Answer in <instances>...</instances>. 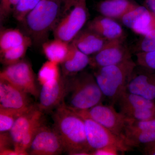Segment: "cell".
<instances>
[{
    "mask_svg": "<svg viewBox=\"0 0 155 155\" xmlns=\"http://www.w3.org/2000/svg\"><path fill=\"white\" fill-rule=\"evenodd\" d=\"M53 116L54 129L61 138L65 152L69 155H90L91 150L82 118L64 102L56 108Z\"/></svg>",
    "mask_w": 155,
    "mask_h": 155,
    "instance_id": "obj_1",
    "label": "cell"
},
{
    "mask_svg": "<svg viewBox=\"0 0 155 155\" xmlns=\"http://www.w3.org/2000/svg\"><path fill=\"white\" fill-rule=\"evenodd\" d=\"M61 0H40L21 23L25 34L36 46L47 41L62 13Z\"/></svg>",
    "mask_w": 155,
    "mask_h": 155,
    "instance_id": "obj_2",
    "label": "cell"
},
{
    "mask_svg": "<svg viewBox=\"0 0 155 155\" xmlns=\"http://www.w3.org/2000/svg\"><path fill=\"white\" fill-rule=\"evenodd\" d=\"M68 78L64 102L73 111H84L102 103L105 97L94 74L80 72Z\"/></svg>",
    "mask_w": 155,
    "mask_h": 155,
    "instance_id": "obj_3",
    "label": "cell"
},
{
    "mask_svg": "<svg viewBox=\"0 0 155 155\" xmlns=\"http://www.w3.org/2000/svg\"><path fill=\"white\" fill-rule=\"evenodd\" d=\"M137 64L132 59L120 64L96 69V80L105 98L112 105L127 91V84Z\"/></svg>",
    "mask_w": 155,
    "mask_h": 155,
    "instance_id": "obj_4",
    "label": "cell"
},
{
    "mask_svg": "<svg viewBox=\"0 0 155 155\" xmlns=\"http://www.w3.org/2000/svg\"><path fill=\"white\" fill-rule=\"evenodd\" d=\"M43 112L35 106L18 117L9 131L14 150L21 155H28L27 150L43 125Z\"/></svg>",
    "mask_w": 155,
    "mask_h": 155,
    "instance_id": "obj_5",
    "label": "cell"
},
{
    "mask_svg": "<svg viewBox=\"0 0 155 155\" xmlns=\"http://www.w3.org/2000/svg\"><path fill=\"white\" fill-rule=\"evenodd\" d=\"M89 16L86 1L78 3L59 19L53 31L54 37L70 43L82 30Z\"/></svg>",
    "mask_w": 155,
    "mask_h": 155,
    "instance_id": "obj_6",
    "label": "cell"
},
{
    "mask_svg": "<svg viewBox=\"0 0 155 155\" xmlns=\"http://www.w3.org/2000/svg\"><path fill=\"white\" fill-rule=\"evenodd\" d=\"M0 79L11 83L17 88L37 98L40 91L31 65L22 60L15 64L5 66L0 72Z\"/></svg>",
    "mask_w": 155,
    "mask_h": 155,
    "instance_id": "obj_7",
    "label": "cell"
},
{
    "mask_svg": "<svg viewBox=\"0 0 155 155\" xmlns=\"http://www.w3.org/2000/svg\"><path fill=\"white\" fill-rule=\"evenodd\" d=\"M78 114L83 119L87 140L91 151L106 147H115L121 153L130 149L122 137L92 119Z\"/></svg>",
    "mask_w": 155,
    "mask_h": 155,
    "instance_id": "obj_8",
    "label": "cell"
},
{
    "mask_svg": "<svg viewBox=\"0 0 155 155\" xmlns=\"http://www.w3.org/2000/svg\"><path fill=\"white\" fill-rule=\"evenodd\" d=\"M73 111L92 119L123 139L127 119L121 112H117L114 106L101 103L86 110Z\"/></svg>",
    "mask_w": 155,
    "mask_h": 155,
    "instance_id": "obj_9",
    "label": "cell"
},
{
    "mask_svg": "<svg viewBox=\"0 0 155 155\" xmlns=\"http://www.w3.org/2000/svg\"><path fill=\"white\" fill-rule=\"evenodd\" d=\"M90 58V66L96 69L120 64L131 59V56L122 39H118L108 41L101 49Z\"/></svg>",
    "mask_w": 155,
    "mask_h": 155,
    "instance_id": "obj_10",
    "label": "cell"
},
{
    "mask_svg": "<svg viewBox=\"0 0 155 155\" xmlns=\"http://www.w3.org/2000/svg\"><path fill=\"white\" fill-rule=\"evenodd\" d=\"M64 152V145L55 130L43 124L39 128L27 150L28 155H57Z\"/></svg>",
    "mask_w": 155,
    "mask_h": 155,
    "instance_id": "obj_11",
    "label": "cell"
},
{
    "mask_svg": "<svg viewBox=\"0 0 155 155\" xmlns=\"http://www.w3.org/2000/svg\"><path fill=\"white\" fill-rule=\"evenodd\" d=\"M68 81V78L67 79L62 75L58 80L41 85L38 97L39 109L43 112L50 111L64 102Z\"/></svg>",
    "mask_w": 155,
    "mask_h": 155,
    "instance_id": "obj_12",
    "label": "cell"
},
{
    "mask_svg": "<svg viewBox=\"0 0 155 155\" xmlns=\"http://www.w3.org/2000/svg\"><path fill=\"white\" fill-rule=\"evenodd\" d=\"M131 74L127 91L152 101L155 100V71L139 66Z\"/></svg>",
    "mask_w": 155,
    "mask_h": 155,
    "instance_id": "obj_13",
    "label": "cell"
},
{
    "mask_svg": "<svg viewBox=\"0 0 155 155\" xmlns=\"http://www.w3.org/2000/svg\"><path fill=\"white\" fill-rule=\"evenodd\" d=\"M28 94L0 79V108L19 111H27L33 107Z\"/></svg>",
    "mask_w": 155,
    "mask_h": 155,
    "instance_id": "obj_14",
    "label": "cell"
},
{
    "mask_svg": "<svg viewBox=\"0 0 155 155\" xmlns=\"http://www.w3.org/2000/svg\"><path fill=\"white\" fill-rule=\"evenodd\" d=\"M121 20L124 25L140 35L155 29V15L146 6L137 5Z\"/></svg>",
    "mask_w": 155,
    "mask_h": 155,
    "instance_id": "obj_15",
    "label": "cell"
},
{
    "mask_svg": "<svg viewBox=\"0 0 155 155\" xmlns=\"http://www.w3.org/2000/svg\"><path fill=\"white\" fill-rule=\"evenodd\" d=\"M89 56L81 52L71 42L68 54L61 63L62 75L70 77L77 75L89 65Z\"/></svg>",
    "mask_w": 155,
    "mask_h": 155,
    "instance_id": "obj_16",
    "label": "cell"
},
{
    "mask_svg": "<svg viewBox=\"0 0 155 155\" xmlns=\"http://www.w3.org/2000/svg\"><path fill=\"white\" fill-rule=\"evenodd\" d=\"M109 40L88 28L81 31L71 42L87 55H92L101 49Z\"/></svg>",
    "mask_w": 155,
    "mask_h": 155,
    "instance_id": "obj_17",
    "label": "cell"
},
{
    "mask_svg": "<svg viewBox=\"0 0 155 155\" xmlns=\"http://www.w3.org/2000/svg\"><path fill=\"white\" fill-rule=\"evenodd\" d=\"M87 28L94 31L107 40L123 39L122 27L114 19L98 16L87 23Z\"/></svg>",
    "mask_w": 155,
    "mask_h": 155,
    "instance_id": "obj_18",
    "label": "cell"
},
{
    "mask_svg": "<svg viewBox=\"0 0 155 155\" xmlns=\"http://www.w3.org/2000/svg\"><path fill=\"white\" fill-rule=\"evenodd\" d=\"M137 5L129 0H105L97 5V10L103 16L121 19Z\"/></svg>",
    "mask_w": 155,
    "mask_h": 155,
    "instance_id": "obj_19",
    "label": "cell"
},
{
    "mask_svg": "<svg viewBox=\"0 0 155 155\" xmlns=\"http://www.w3.org/2000/svg\"><path fill=\"white\" fill-rule=\"evenodd\" d=\"M70 43L59 39L47 41L42 45L43 52L48 61L56 62L61 65L66 58Z\"/></svg>",
    "mask_w": 155,
    "mask_h": 155,
    "instance_id": "obj_20",
    "label": "cell"
},
{
    "mask_svg": "<svg viewBox=\"0 0 155 155\" xmlns=\"http://www.w3.org/2000/svg\"><path fill=\"white\" fill-rule=\"evenodd\" d=\"M31 40L26 34L17 28L1 29L0 53L22 45Z\"/></svg>",
    "mask_w": 155,
    "mask_h": 155,
    "instance_id": "obj_21",
    "label": "cell"
},
{
    "mask_svg": "<svg viewBox=\"0 0 155 155\" xmlns=\"http://www.w3.org/2000/svg\"><path fill=\"white\" fill-rule=\"evenodd\" d=\"M117 104L119 105L120 110L125 109L152 108L155 107L154 101L127 91L121 96Z\"/></svg>",
    "mask_w": 155,
    "mask_h": 155,
    "instance_id": "obj_22",
    "label": "cell"
},
{
    "mask_svg": "<svg viewBox=\"0 0 155 155\" xmlns=\"http://www.w3.org/2000/svg\"><path fill=\"white\" fill-rule=\"evenodd\" d=\"M123 139L130 148L145 145L155 141V131H138L125 128Z\"/></svg>",
    "mask_w": 155,
    "mask_h": 155,
    "instance_id": "obj_23",
    "label": "cell"
},
{
    "mask_svg": "<svg viewBox=\"0 0 155 155\" xmlns=\"http://www.w3.org/2000/svg\"><path fill=\"white\" fill-rule=\"evenodd\" d=\"M32 45V41L29 40L22 45L0 53L1 63L7 66L23 60L28 48Z\"/></svg>",
    "mask_w": 155,
    "mask_h": 155,
    "instance_id": "obj_24",
    "label": "cell"
},
{
    "mask_svg": "<svg viewBox=\"0 0 155 155\" xmlns=\"http://www.w3.org/2000/svg\"><path fill=\"white\" fill-rule=\"evenodd\" d=\"M59 65L56 62L50 61L43 64L38 75V80L41 85L58 80L61 77L62 75Z\"/></svg>",
    "mask_w": 155,
    "mask_h": 155,
    "instance_id": "obj_25",
    "label": "cell"
},
{
    "mask_svg": "<svg viewBox=\"0 0 155 155\" xmlns=\"http://www.w3.org/2000/svg\"><path fill=\"white\" fill-rule=\"evenodd\" d=\"M29 110L25 111H19L0 108L1 133L10 131L17 118Z\"/></svg>",
    "mask_w": 155,
    "mask_h": 155,
    "instance_id": "obj_26",
    "label": "cell"
},
{
    "mask_svg": "<svg viewBox=\"0 0 155 155\" xmlns=\"http://www.w3.org/2000/svg\"><path fill=\"white\" fill-rule=\"evenodd\" d=\"M120 112L129 119L147 120L155 119V107L152 108L122 109Z\"/></svg>",
    "mask_w": 155,
    "mask_h": 155,
    "instance_id": "obj_27",
    "label": "cell"
},
{
    "mask_svg": "<svg viewBox=\"0 0 155 155\" xmlns=\"http://www.w3.org/2000/svg\"><path fill=\"white\" fill-rule=\"evenodd\" d=\"M40 0H19L16 9L13 12L14 18L22 22L28 13L32 11Z\"/></svg>",
    "mask_w": 155,
    "mask_h": 155,
    "instance_id": "obj_28",
    "label": "cell"
},
{
    "mask_svg": "<svg viewBox=\"0 0 155 155\" xmlns=\"http://www.w3.org/2000/svg\"><path fill=\"white\" fill-rule=\"evenodd\" d=\"M127 119L125 128L138 131H155V119L147 120Z\"/></svg>",
    "mask_w": 155,
    "mask_h": 155,
    "instance_id": "obj_29",
    "label": "cell"
},
{
    "mask_svg": "<svg viewBox=\"0 0 155 155\" xmlns=\"http://www.w3.org/2000/svg\"><path fill=\"white\" fill-rule=\"evenodd\" d=\"M139 42L138 51L140 52H148L155 51V29L142 35Z\"/></svg>",
    "mask_w": 155,
    "mask_h": 155,
    "instance_id": "obj_30",
    "label": "cell"
},
{
    "mask_svg": "<svg viewBox=\"0 0 155 155\" xmlns=\"http://www.w3.org/2000/svg\"><path fill=\"white\" fill-rule=\"evenodd\" d=\"M137 65L155 71V51L137 54Z\"/></svg>",
    "mask_w": 155,
    "mask_h": 155,
    "instance_id": "obj_31",
    "label": "cell"
},
{
    "mask_svg": "<svg viewBox=\"0 0 155 155\" xmlns=\"http://www.w3.org/2000/svg\"><path fill=\"white\" fill-rule=\"evenodd\" d=\"M19 0H1L0 3V19L2 22L10 14H13Z\"/></svg>",
    "mask_w": 155,
    "mask_h": 155,
    "instance_id": "obj_32",
    "label": "cell"
},
{
    "mask_svg": "<svg viewBox=\"0 0 155 155\" xmlns=\"http://www.w3.org/2000/svg\"><path fill=\"white\" fill-rule=\"evenodd\" d=\"M121 153L117 148L113 147H106L93 150L91 155H117Z\"/></svg>",
    "mask_w": 155,
    "mask_h": 155,
    "instance_id": "obj_33",
    "label": "cell"
},
{
    "mask_svg": "<svg viewBox=\"0 0 155 155\" xmlns=\"http://www.w3.org/2000/svg\"><path fill=\"white\" fill-rule=\"evenodd\" d=\"M61 1L62 2V14L63 16L78 3L83 2V1H87V0H61Z\"/></svg>",
    "mask_w": 155,
    "mask_h": 155,
    "instance_id": "obj_34",
    "label": "cell"
},
{
    "mask_svg": "<svg viewBox=\"0 0 155 155\" xmlns=\"http://www.w3.org/2000/svg\"><path fill=\"white\" fill-rule=\"evenodd\" d=\"M144 146L143 151L145 154L155 155V141Z\"/></svg>",
    "mask_w": 155,
    "mask_h": 155,
    "instance_id": "obj_35",
    "label": "cell"
},
{
    "mask_svg": "<svg viewBox=\"0 0 155 155\" xmlns=\"http://www.w3.org/2000/svg\"><path fill=\"white\" fill-rule=\"evenodd\" d=\"M145 6L155 15V0H145Z\"/></svg>",
    "mask_w": 155,
    "mask_h": 155,
    "instance_id": "obj_36",
    "label": "cell"
}]
</instances>
